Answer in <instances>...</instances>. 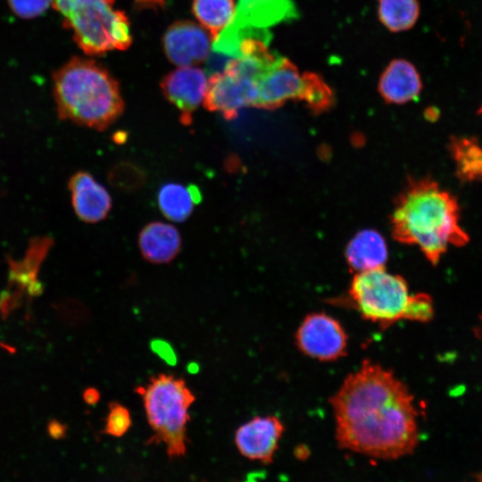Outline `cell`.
Here are the masks:
<instances>
[{
    "instance_id": "6da1fadb",
    "label": "cell",
    "mask_w": 482,
    "mask_h": 482,
    "mask_svg": "<svg viewBox=\"0 0 482 482\" xmlns=\"http://www.w3.org/2000/svg\"><path fill=\"white\" fill-rule=\"evenodd\" d=\"M339 447L382 460L411 453L418 412L407 386L392 371L364 361L329 400Z\"/></svg>"
},
{
    "instance_id": "7a4b0ae2",
    "label": "cell",
    "mask_w": 482,
    "mask_h": 482,
    "mask_svg": "<svg viewBox=\"0 0 482 482\" xmlns=\"http://www.w3.org/2000/svg\"><path fill=\"white\" fill-rule=\"evenodd\" d=\"M391 226L395 240L418 246L433 265L448 246H463L470 239L460 224L456 197L427 177L408 181L396 198Z\"/></svg>"
},
{
    "instance_id": "3957f363",
    "label": "cell",
    "mask_w": 482,
    "mask_h": 482,
    "mask_svg": "<svg viewBox=\"0 0 482 482\" xmlns=\"http://www.w3.org/2000/svg\"><path fill=\"white\" fill-rule=\"evenodd\" d=\"M54 96L60 118L97 130L112 125L124 108L111 74L96 62L79 57L54 73Z\"/></svg>"
},
{
    "instance_id": "277c9868",
    "label": "cell",
    "mask_w": 482,
    "mask_h": 482,
    "mask_svg": "<svg viewBox=\"0 0 482 482\" xmlns=\"http://www.w3.org/2000/svg\"><path fill=\"white\" fill-rule=\"evenodd\" d=\"M267 44L260 37L243 39L238 56L230 58L222 71L210 75L204 100L207 110L232 120L240 109L254 105L261 77L279 57L268 49Z\"/></svg>"
},
{
    "instance_id": "5b68a950",
    "label": "cell",
    "mask_w": 482,
    "mask_h": 482,
    "mask_svg": "<svg viewBox=\"0 0 482 482\" xmlns=\"http://www.w3.org/2000/svg\"><path fill=\"white\" fill-rule=\"evenodd\" d=\"M135 390L142 397L153 431L148 443L163 444L170 459L184 456L188 442V410L195 400L186 381L173 374L161 373Z\"/></svg>"
},
{
    "instance_id": "8992f818",
    "label": "cell",
    "mask_w": 482,
    "mask_h": 482,
    "mask_svg": "<svg viewBox=\"0 0 482 482\" xmlns=\"http://www.w3.org/2000/svg\"><path fill=\"white\" fill-rule=\"evenodd\" d=\"M115 0H54V8L72 30L79 46L88 54L124 50L132 41L127 16Z\"/></svg>"
},
{
    "instance_id": "52a82bcc",
    "label": "cell",
    "mask_w": 482,
    "mask_h": 482,
    "mask_svg": "<svg viewBox=\"0 0 482 482\" xmlns=\"http://www.w3.org/2000/svg\"><path fill=\"white\" fill-rule=\"evenodd\" d=\"M349 295L364 319L384 328L403 319L411 295L405 279L384 267L357 272Z\"/></svg>"
},
{
    "instance_id": "ba28073f",
    "label": "cell",
    "mask_w": 482,
    "mask_h": 482,
    "mask_svg": "<svg viewBox=\"0 0 482 482\" xmlns=\"http://www.w3.org/2000/svg\"><path fill=\"white\" fill-rule=\"evenodd\" d=\"M295 343L304 354L319 361H335L346 353L347 335L333 317L315 312L307 315L295 333Z\"/></svg>"
},
{
    "instance_id": "9c48e42d",
    "label": "cell",
    "mask_w": 482,
    "mask_h": 482,
    "mask_svg": "<svg viewBox=\"0 0 482 482\" xmlns=\"http://www.w3.org/2000/svg\"><path fill=\"white\" fill-rule=\"evenodd\" d=\"M303 74L287 59L279 56L260 79L253 107L275 110L289 100H302Z\"/></svg>"
},
{
    "instance_id": "30bf717a",
    "label": "cell",
    "mask_w": 482,
    "mask_h": 482,
    "mask_svg": "<svg viewBox=\"0 0 482 482\" xmlns=\"http://www.w3.org/2000/svg\"><path fill=\"white\" fill-rule=\"evenodd\" d=\"M208 88L205 72L195 66H183L170 72L162 82L165 97L179 111V120L190 125L195 111L204 100Z\"/></svg>"
},
{
    "instance_id": "8fae6325",
    "label": "cell",
    "mask_w": 482,
    "mask_h": 482,
    "mask_svg": "<svg viewBox=\"0 0 482 482\" xmlns=\"http://www.w3.org/2000/svg\"><path fill=\"white\" fill-rule=\"evenodd\" d=\"M212 41L210 33L203 26L181 21L167 29L163 46L172 63L179 67L195 66L208 58Z\"/></svg>"
},
{
    "instance_id": "7c38bea8",
    "label": "cell",
    "mask_w": 482,
    "mask_h": 482,
    "mask_svg": "<svg viewBox=\"0 0 482 482\" xmlns=\"http://www.w3.org/2000/svg\"><path fill=\"white\" fill-rule=\"evenodd\" d=\"M284 429L283 423L275 416L254 417L237 429L236 446L244 457L269 464L273 461Z\"/></svg>"
},
{
    "instance_id": "4fadbf2b",
    "label": "cell",
    "mask_w": 482,
    "mask_h": 482,
    "mask_svg": "<svg viewBox=\"0 0 482 482\" xmlns=\"http://www.w3.org/2000/svg\"><path fill=\"white\" fill-rule=\"evenodd\" d=\"M71 204L77 216L87 223L106 218L112 209V197L107 189L87 171L79 170L69 181Z\"/></svg>"
},
{
    "instance_id": "5bb4252c",
    "label": "cell",
    "mask_w": 482,
    "mask_h": 482,
    "mask_svg": "<svg viewBox=\"0 0 482 482\" xmlns=\"http://www.w3.org/2000/svg\"><path fill=\"white\" fill-rule=\"evenodd\" d=\"M421 89L418 71L411 62L403 59L393 60L378 81V92L387 104H406L418 97Z\"/></svg>"
},
{
    "instance_id": "9a60e30c",
    "label": "cell",
    "mask_w": 482,
    "mask_h": 482,
    "mask_svg": "<svg viewBox=\"0 0 482 482\" xmlns=\"http://www.w3.org/2000/svg\"><path fill=\"white\" fill-rule=\"evenodd\" d=\"M138 246L146 261L167 263L179 253L181 237L176 227L162 221H152L141 229Z\"/></svg>"
},
{
    "instance_id": "2e32d148",
    "label": "cell",
    "mask_w": 482,
    "mask_h": 482,
    "mask_svg": "<svg viewBox=\"0 0 482 482\" xmlns=\"http://www.w3.org/2000/svg\"><path fill=\"white\" fill-rule=\"evenodd\" d=\"M387 255L385 238L373 229L358 232L345 248L346 262L356 272L384 267Z\"/></svg>"
},
{
    "instance_id": "e0dca14e",
    "label": "cell",
    "mask_w": 482,
    "mask_h": 482,
    "mask_svg": "<svg viewBox=\"0 0 482 482\" xmlns=\"http://www.w3.org/2000/svg\"><path fill=\"white\" fill-rule=\"evenodd\" d=\"M201 199L202 195L197 187L177 182L163 184L157 194L160 211L168 220L175 222L185 221Z\"/></svg>"
},
{
    "instance_id": "ac0fdd59",
    "label": "cell",
    "mask_w": 482,
    "mask_h": 482,
    "mask_svg": "<svg viewBox=\"0 0 482 482\" xmlns=\"http://www.w3.org/2000/svg\"><path fill=\"white\" fill-rule=\"evenodd\" d=\"M449 151L462 182H482V145L471 137H452Z\"/></svg>"
},
{
    "instance_id": "d6986e66",
    "label": "cell",
    "mask_w": 482,
    "mask_h": 482,
    "mask_svg": "<svg viewBox=\"0 0 482 482\" xmlns=\"http://www.w3.org/2000/svg\"><path fill=\"white\" fill-rule=\"evenodd\" d=\"M236 9L235 0H193V12L212 41L231 22Z\"/></svg>"
},
{
    "instance_id": "ffe728a7",
    "label": "cell",
    "mask_w": 482,
    "mask_h": 482,
    "mask_svg": "<svg viewBox=\"0 0 482 482\" xmlns=\"http://www.w3.org/2000/svg\"><path fill=\"white\" fill-rule=\"evenodd\" d=\"M420 15L418 0H379L378 18L390 31H404L414 26Z\"/></svg>"
},
{
    "instance_id": "44dd1931",
    "label": "cell",
    "mask_w": 482,
    "mask_h": 482,
    "mask_svg": "<svg viewBox=\"0 0 482 482\" xmlns=\"http://www.w3.org/2000/svg\"><path fill=\"white\" fill-rule=\"evenodd\" d=\"M302 100L307 108L318 114L328 111L334 104V94L323 78L314 72H304Z\"/></svg>"
},
{
    "instance_id": "7402d4cb",
    "label": "cell",
    "mask_w": 482,
    "mask_h": 482,
    "mask_svg": "<svg viewBox=\"0 0 482 482\" xmlns=\"http://www.w3.org/2000/svg\"><path fill=\"white\" fill-rule=\"evenodd\" d=\"M111 185L123 191H133L140 188L145 181L143 169L130 162L115 164L108 174Z\"/></svg>"
},
{
    "instance_id": "603a6c76",
    "label": "cell",
    "mask_w": 482,
    "mask_h": 482,
    "mask_svg": "<svg viewBox=\"0 0 482 482\" xmlns=\"http://www.w3.org/2000/svg\"><path fill=\"white\" fill-rule=\"evenodd\" d=\"M131 424L129 411L124 405L112 402L109 404L104 432L112 436L120 437L129 431Z\"/></svg>"
},
{
    "instance_id": "cb8c5ba5",
    "label": "cell",
    "mask_w": 482,
    "mask_h": 482,
    "mask_svg": "<svg viewBox=\"0 0 482 482\" xmlns=\"http://www.w3.org/2000/svg\"><path fill=\"white\" fill-rule=\"evenodd\" d=\"M434 318V307L431 297L424 293L411 295L403 314V319L428 322Z\"/></svg>"
},
{
    "instance_id": "d4e9b609",
    "label": "cell",
    "mask_w": 482,
    "mask_h": 482,
    "mask_svg": "<svg viewBox=\"0 0 482 482\" xmlns=\"http://www.w3.org/2000/svg\"><path fill=\"white\" fill-rule=\"evenodd\" d=\"M54 0H8L12 11L21 18H33L41 14Z\"/></svg>"
},
{
    "instance_id": "484cf974",
    "label": "cell",
    "mask_w": 482,
    "mask_h": 482,
    "mask_svg": "<svg viewBox=\"0 0 482 482\" xmlns=\"http://www.w3.org/2000/svg\"><path fill=\"white\" fill-rule=\"evenodd\" d=\"M151 346L153 351L168 363L174 364L176 362V355L170 345L165 341L154 340Z\"/></svg>"
},
{
    "instance_id": "4316f807",
    "label": "cell",
    "mask_w": 482,
    "mask_h": 482,
    "mask_svg": "<svg viewBox=\"0 0 482 482\" xmlns=\"http://www.w3.org/2000/svg\"><path fill=\"white\" fill-rule=\"evenodd\" d=\"M47 432L54 439H62L65 437L67 427L56 420H52L47 425Z\"/></svg>"
},
{
    "instance_id": "83f0119b",
    "label": "cell",
    "mask_w": 482,
    "mask_h": 482,
    "mask_svg": "<svg viewBox=\"0 0 482 482\" xmlns=\"http://www.w3.org/2000/svg\"><path fill=\"white\" fill-rule=\"evenodd\" d=\"M83 399L89 405L96 404L100 399V392L95 387H87L83 392Z\"/></svg>"
},
{
    "instance_id": "f1b7e54d",
    "label": "cell",
    "mask_w": 482,
    "mask_h": 482,
    "mask_svg": "<svg viewBox=\"0 0 482 482\" xmlns=\"http://www.w3.org/2000/svg\"><path fill=\"white\" fill-rule=\"evenodd\" d=\"M0 346L4 347V349L6 350H9L11 352H13V349H12L11 347H9L8 345L6 346V345H4L2 343H0Z\"/></svg>"
},
{
    "instance_id": "f546056e",
    "label": "cell",
    "mask_w": 482,
    "mask_h": 482,
    "mask_svg": "<svg viewBox=\"0 0 482 482\" xmlns=\"http://www.w3.org/2000/svg\"><path fill=\"white\" fill-rule=\"evenodd\" d=\"M476 477L478 481H482V471L478 473V475H476Z\"/></svg>"
},
{
    "instance_id": "4dcf8cb0",
    "label": "cell",
    "mask_w": 482,
    "mask_h": 482,
    "mask_svg": "<svg viewBox=\"0 0 482 482\" xmlns=\"http://www.w3.org/2000/svg\"><path fill=\"white\" fill-rule=\"evenodd\" d=\"M142 2H158L159 0H141Z\"/></svg>"
},
{
    "instance_id": "1f68e13d",
    "label": "cell",
    "mask_w": 482,
    "mask_h": 482,
    "mask_svg": "<svg viewBox=\"0 0 482 482\" xmlns=\"http://www.w3.org/2000/svg\"><path fill=\"white\" fill-rule=\"evenodd\" d=\"M478 114L482 115V105H481L480 108L478 109Z\"/></svg>"
}]
</instances>
